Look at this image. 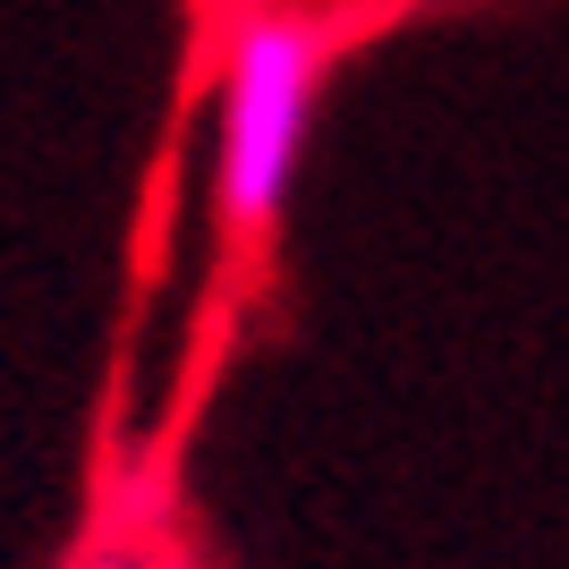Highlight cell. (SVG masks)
Returning a JSON list of instances; mask_svg holds the SVG:
<instances>
[{"label": "cell", "mask_w": 569, "mask_h": 569, "mask_svg": "<svg viewBox=\"0 0 569 569\" xmlns=\"http://www.w3.org/2000/svg\"><path fill=\"white\" fill-rule=\"evenodd\" d=\"M86 569H170V561H153V552H102V561H86Z\"/></svg>", "instance_id": "cell-2"}, {"label": "cell", "mask_w": 569, "mask_h": 569, "mask_svg": "<svg viewBox=\"0 0 569 569\" xmlns=\"http://www.w3.org/2000/svg\"><path fill=\"white\" fill-rule=\"evenodd\" d=\"M315 111V34L307 26H256L230 69V119H221V213L238 230L281 221L298 144Z\"/></svg>", "instance_id": "cell-1"}]
</instances>
